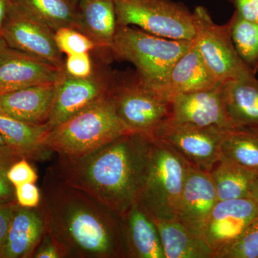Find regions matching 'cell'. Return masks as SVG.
I'll list each match as a JSON object with an SVG mask.
<instances>
[{
	"label": "cell",
	"instance_id": "5",
	"mask_svg": "<svg viewBox=\"0 0 258 258\" xmlns=\"http://www.w3.org/2000/svg\"><path fill=\"white\" fill-rule=\"evenodd\" d=\"M192 42L166 38L142 29L117 25L112 55L113 60L133 63L143 77L166 91L172 68Z\"/></svg>",
	"mask_w": 258,
	"mask_h": 258
},
{
	"label": "cell",
	"instance_id": "41",
	"mask_svg": "<svg viewBox=\"0 0 258 258\" xmlns=\"http://www.w3.org/2000/svg\"><path fill=\"white\" fill-rule=\"evenodd\" d=\"M68 1L74 3V4H78V3H79L80 0H68Z\"/></svg>",
	"mask_w": 258,
	"mask_h": 258
},
{
	"label": "cell",
	"instance_id": "32",
	"mask_svg": "<svg viewBox=\"0 0 258 258\" xmlns=\"http://www.w3.org/2000/svg\"><path fill=\"white\" fill-rule=\"evenodd\" d=\"M8 178L15 187L26 183H36L37 174L28 159L21 158L10 166Z\"/></svg>",
	"mask_w": 258,
	"mask_h": 258
},
{
	"label": "cell",
	"instance_id": "39",
	"mask_svg": "<svg viewBox=\"0 0 258 258\" xmlns=\"http://www.w3.org/2000/svg\"><path fill=\"white\" fill-rule=\"evenodd\" d=\"M6 42H5L4 39H3V36H2L1 34H0V51L2 50V49L4 48L5 46H7Z\"/></svg>",
	"mask_w": 258,
	"mask_h": 258
},
{
	"label": "cell",
	"instance_id": "20",
	"mask_svg": "<svg viewBox=\"0 0 258 258\" xmlns=\"http://www.w3.org/2000/svg\"><path fill=\"white\" fill-rule=\"evenodd\" d=\"M224 102L233 128L258 129V80L249 74L223 84Z\"/></svg>",
	"mask_w": 258,
	"mask_h": 258
},
{
	"label": "cell",
	"instance_id": "4",
	"mask_svg": "<svg viewBox=\"0 0 258 258\" xmlns=\"http://www.w3.org/2000/svg\"><path fill=\"white\" fill-rule=\"evenodd\" d=\"M115 114L129 132L151 135L171 117V98L138 71H115L108 93Z\"/></svg>",
	"mask_w": 258,
	"mask_h": 258
},
{
	"label": "cell",
	"instance_id": "9",
	"mask_svg": "<svg viewBox=\"0 0 258 258\" xmlns=\"http://www.w3.org/2000/svg\"><path fill=\"white\" fill-rule=\"evenodd\" d=\"M94 72L86 78L64 76L56 87L53 103L46 124L49 128L108 96L115 71L109 62L98 56Z\"/></svg>",
	"mask_w": 258,
	"mask_h": 258
},
{
	"label": "cell",
	"instance_id": "23",
	"mask_svg": "<svg viewBox=\"0 0 258 258\" xmlns=\"http://www.w3.org/2000/svg\"><path fill=\"white\" fill-rule=\"evenodd\" d=\"M165 258H212L213 250L203 236L179 220H155Z\"/></svg>",
	"mask_w": 258,
	"mask_h": 258
},
{
	"label": "cell",
	"instance_id": "34",
	"mask_svg": "<svg viewBox=\"0 0 258 258\" xmlns=\"http://www.w3.org/2000/svg\"><path fill=\"white\" fill-rule=\"evenodd\" d=\"M16 202L0 201V252L6 240Z\"/></svg>",
	"mask_w": 258,
	"mask_h": 258
},
{
	"label": "cell",
	"instance_id": "18",
	"mask_svg": "<svg viewBox=\"0 0 258 258\" xmlns=\"http://www.w3.org/2000/svg\"><path fill=\"white\" fill-rule=\"evenodd\" d=\"M46 234V222L40 205L28 208L17 204L0 258L33 257Z\"/></svg>",
	"mask_w": 258,
	"mask_h": 258
},
{
	"label": "cell",
	"instance_id": "2",
	"mask_svg": "<svg viewBox=\"0 0 258 258\" xmlns=\"http://www.w3.org/2000/svg\"><path fill=\"white\" fill-rule=\"evenodd\" d=\"M152 145V136L129 132L82 157L57 155L47 169L120 217L139 201Z\"/></svg>",
	"mask_w": 258,
	"mask_h": 258
},
{
	"label": "cell",
	"instance_id": "35",
	"mask_svg": "<svg viewBox=\"0 0 258 258\" xmlns=\"http://www.w3.org/2000/svg\"><path fill=\"white\" fill-rule=\"evenodd\" d=\"M241 18L258 24V0H229Z\"/></svg>",
	"mask_w": 258,
	"mask_h": 258
},
{
	"label": "cell",
	"instance_id": "19",
	"mask_svg": "<svg viewBox=\"0 0 258 258\" xmlns=\"http://www.w3.org/2000/svg\"><path fill=\"white\" fill-rule=\"evenodd\" d=\"M57 84L39 85L0 93V115L35 124L47 123Z\"/></svg>",
	"mask_w": 258,
	"mask_h": 258
},
{
	"label": "cell",
	"instance_id": "26",
	"mask_svg": "<svg viewBox=\"0 0 258 258\" xmlns=\"http://www.w3.org/2000/svg\"><path fill=\"white\" fill-rule=\"evenodd\" d=\"M220 157L258 173V129L232 128L225 132Z\"/></svg>",
	"mask_w": 258,
	"mask_h": 258
},
{
	"label": "cell",
	"instance_id": "24",
	"mask_svg": "<svg viewBox=\"0 0 258 258\" xmlns=\"http://www.w3.org/2000/svg\"><path fill=\"white\" fill-rule=\"evenodd\" d=\"M218 201L249 198L258 173L220 157L210 171Z\"/></svg>",
	"mask_w": 258,
	"mask_h": 258
},
{
	"label": "cell",
	"instance_id": "30",
	"mask_svg": "<svg viewBox=\"0 0 258 258\" xmlns=\"http://www.w3.org/2000/svg\"><path fill=\"white\" fill-rule=\"evenodd\" d=\"M24 158L13 148L8 145L0 147V201L16 202L15 186L8 178V171L10 166Z\"/></svg>",
	"mask_w": 258,
	"mask_h": 258
},
{
	"label": "cell",
	"instance_id": "1",
	"mask_svg": "<svg viewBox=\"0 0 258 258\" xmlns=\"http://www.w3.org/2000/svg\"><path fill=\"white\" fill-rule=\"evenodd\" d=\"M40 207L60 258H126L120 216L47 169Z\"/></svg>",
	"mask_w": 258,
	"mask_h": 258
},
{
	"label": "cell",
	"instance_id": "33",
	"mask_svg": "<svg viewBox=\"0 0 258 258\" xmlns=\"http://www.w3.org/2000/svg\"><path fill=\"white\" fill-rule=\"evenodd\" d=\"M16 203L23 208H35L41 202V190L35 183H26L15 187Z\"/></svg>",
	"mask_w": 258,
	"mask_h": 258
},
{
	"label": "cell",
	"instance_id": "21",
	"mask_svg": "<svg viewBox=\"0 0 258 258\" xmlns=\"http://www.w3.org/2000/svg\"><path fill=\"white\" fill-rule=\"evenodd\" d=\"M217 82L199 52L195 41L171 70L166 92L169 98L181 93L215 88Z\"/></svg>",
	"mask_w": 258,
	"mask_h": 258
},
{
	"label": "cell",
	"instance_id": "10",
	"mask_svg": "<svg viewBox=\"0 0 258 258\" xmlns=\"http://www.w3.org/2000/svg\"><path fill=\"white\" fill-rule=\"evenodd\" d=\"M227 131L176 123L169 119L150 136L174 148L190 165L210 172L221 156L220 146Z\"/></svg>",
	"mask_w": 258,
	"mask_h": 258
},
{
	"label": "cell",
	"instance_id": "28",
	"mask_svg": "<svg viewBox=\"0 0 258 258\" xmlns=\"http://www.w3.org/2000/svg\"><path fill=\"white\" fill-rule=\"evenodd\" d=\"M212 258H258V217L233 240L215 251Z\"/></svg>",
	"mask_w": 258,
	"mask_h": 258
},
{
	"label": "cell",
	"instance_id": "8",
	"mask_svg": "<svg viewBox=\"0 0 258 258\" xmlns=\"http://www.w3.org/2000/svg\"><path fill=\"white\" fill-rule=\"evenodd\" d=\"M193 13L196 30L194 41L217 82L224 84L231 80L253 74L241 60L234 47L230 24L220 25L214 23L204 7H197Z\"/></svg>",
	"mask_w": 258,
	"mask_h": 258
},
{
	"label": "cell",
	"instance_id": "14",
	"mask_svg": "<svg viewBox=\"0 0 258 258\" xmlns=\"http://www.w3.org/2000/svg\"><path fill=\"white\" fill-rule=\"evenodd\" d=\"M257 217L258 205L251 198L218 201L204 226L202 236L214 254Z\"/></svg>",
	"mask_w": 258,
	"mask_h": 258
},
{
	"label": "cell",
	"instance_id": "37",
	"mask_svg": "<svg viewBox=\"0 0 258 258\" xmlns=\"http://www.w3.org/2000/svg\"><path fill=\"white\" fill-rule=\"evenodd\" d=\"M13 5V0H0V32Z\"/></svg>",
	"mask_w": 258,
	"mask_h": 258
},
{
	"label": "cell",
	"instance_id": "6",
	"mask_svg": "<svg viewBox=\"0 0 258 258\" xmlns=\"http://www.w3.org/2000/svg\"><path fill=\"white\" fill-rule=\"evenodd\" d=\"M190 166L174 148L152 137L150 164L139 202L154 220L176 219Z\"/></svg>",
	"mask_w": 258,
	"mask_h": 258
},
{
	"label": "cell",
	"instance_id": "22",
	"mask_svg": "<svg viewBox=\"0 0 258 258\" xmlns=\"http://www.w3.org/2000/svg\"><path fill=\"white\" fill-rule=\"evenodd\" d=\"M49 131L46 123L35 124L0 115V134L7 145L28 160H42L53 153L45 144Z\"/></svg>",
	"mask_w": 258,
	"mask_h": 258
},
{
	"label": "cell",
	"instance_id": "7",
	"mask_svg": "<svg viewBox=\"0 0 258 258\" xmlns=\"http://www.w3.org/2000/svg\"><path fill=\"white\" fill-rule=\"evenodd\" d=\"M117 25H137L144 31L174 40L193 41L194 13L172 0H113Z\"/></svg>",
	"mask_w": 258,
	"mask_h": 258
},
{
	"label": "cell",
	"instance_id": "13",
	"mask_svg": "<svg viewBox=\"0 0 258 258\" xmlns=\"http://www.w3.org/2000/svg\"><path fill=\"white\" fill-rule=\"evenodd\" d=\"M169 120L184 124L224 130L233 128L226 112L223 84L173 96Z\"/></svg>",
	"mask_w": 258,
	"mask_h": 258
},
{
	"label": "cell",
	"instance_id": "16",
	"mask_svg": "<svg viewBox=\"0 0 258 258\" xmlns=\"http://www.w3.org/2000/svg\"><path fill=\"white\" fill-rule=\"evenodd\" d=\"M116 28L113 0H80L75 29L89 37L96 45L93 53L109 63L113 60L112 49Z\"/></svg>",
	"mask_w": 258,
	"mask_h": 258
},
{
	"label": "cell",
	"instance_id": "27",
	"mask_svg": "<svg viewBox=\"0 0 258 258\" xmlns=\"http://www.w3.org/2000/svg\"><path fill=\"white\" fill-rule=\"evenodd\" d=\"M231 38L241 60L252 71H258V24L234 13L229 20Z\"/></svg>",
	"mask_w": 258,
	"mask_h": 258
},
{
	"label": "cell",
	"instance_id": "31",
	"mask_svg": "<svg viewBox=\"0 0 258 258\" xmlns=\"http://www.w3.org/2000/svg\"><path fill=\"white\" fill-rule=\"evenodd\" d=\"M95 66L92 52L71 54L64 60V74L69 77L86 78L93 74Z\"/></svg>",
	"mask_w": 258,
	"mask_h": 258
},
{
	"label": "cell",
	"instance_id": "36",
	"mask_svg": "<svg viewBox=\"0 0 258 258\" xmlns=\"http://www.w3.org/2000/svg\"><path fill=\"white\" fill-rule=\"evenodd\" d=\"M32 258H60L57 247L47 232L37 247Z\"/></svg>",
	"mask_w": 258,
	"mask_h": 258
},
{
	"label": "cell",
	"instance_id": "17",
	"mask_svg": "<svg viewBox=\"0 0 258 258\" xmlns=\"http://www.w3.org/2000/svg\"><path fill=\"white\" fill-rule=\"evenodd\" d=\"M120 219L126 258H165L155 220L140 202Z\"/></svg>",
	"mask_w": 258,
	"mask_h": 258
},
{
	"label": "cell",
	"instance_id": "29",
	"mask_svg": "<svg viewBox=\"0 0 258 258\" xmlns=\"http://www.w3.org/2000/svg\"><path fill=\"white\" fill-rule=\"evenodd\" d=\"M54 39L57 48L62 54L93 52L96 50L94 42L83 32L74 28L64 27L56 30Z\"/></svg>",
	"mask_w": 258,
	"mask_h": 258
},
{
	"label": "cell",
	"instance_id": "38",
	"mask_svg": "<svg viewBox=\"0 0 258 258\" xmlns=\"http://www.w3.org/2000/svg\"><path fill=\"white\" fill-rule=\"evenodd\" d=\"M249 198L253 200L258 205V176L255 180H254L253 184L252 185V187H251Z\"/></svg>",
	"mask_w": 258,
	"mask_h": 258
},
{
	"label": "cell",
	"instance_id": "12",
	"mask_svg": "<svg viewBox=\"0 0 258 258\" xmlns=\"http://www.w3.org/2000/svg\"><path fill=\"white\" fill-rule=\"evenodd\" d=\"M64 76L63 69L23 51L8 45L0 51V93L57 84Z\"/></svg>",
	"mask_w": 258,
	"mask_h": 258
},
{
	"label": "cell",
	"instance_id": "3",
	"mask_svg": "<svg viewBox=\"0 0 258 258\" xmlns=\"http://www.w3.org/2000/svg\"><path fill=\"white\" fill-rule=\"evenodd\" d=\"M127 132L106 96L50 128L45 144L57 155L82 157Z\"/></svg>",
	"mask_w": 258,
	"mask_h": 258
},
{
	"label": "cell",
	"instance_id": "25",
	"mask_svg": "<svg viewBox=\"0 0 258 258\" xmlns=\"http://www.w3.org/2000/svg\"><path fill=\"white\" fill-rule=\"evenodd\" d=\"M13 5L54 32L64 27L76 26L78 4L68 0H13Z\"/></svg>",
	"mask_w": 258,
	"mask_h": 258
},
{
	"label": "cell",
	"instance_id": "11",
	"mask_svg": "<svg viewBox=\"0 0 258 258\" xmlns=\"http://www.w3.org/2000/svg\"><path fill=\"white\" fill-rule=\"evenodd\" d=\"M54 33L46 25L14 5L0 32L8 46L64 70L63 56L56 45Z\"/></svg>",
	"mask_w": 258,
	"mask_h": 258
},
{
	"label": "cell",
	"instance_id": "40",
	"mask_svg": "<svg viewBox=\"0 0 258 258\" xmlns=\"http://www.w3.org/2000/svg\"><path fill=\"white\" fill-rule=\"evenodd\" d=\"M5 145H7L6 142H5V139H3V137H2L1 134H0V147Z\"/></svg>",
	"mask_w": 258,
	"mask_h": 258
},
{
	"label": "cell",
	"instance_id": "15",
	"mask_svg": "<svg viewBox=\"0 0 258 258\" xmlns=\"http://www.w3.org/2000/svg\"><path fill=\"white\" fill-rule=\"evenodd\" d=\"M217 202L210 172L191 166L180 199L176 220L202 235L204 226Z\"/></svg>",
	"mask_w": 258,
	"mask_h": 258
}]
</instances>
